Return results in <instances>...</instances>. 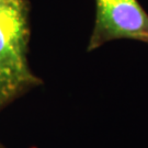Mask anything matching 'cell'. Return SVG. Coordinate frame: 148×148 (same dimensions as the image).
I'll use <instances>...</instances> for the list:
<instances>
[{"instance_id": "3957f363", "label": "cell", "mask_w": 148, "mask_h": 148, "mask_svg": "<svg viewBox=\"0 0 148 148\" xmlns=\"http://www.w3.org/2000/svg\"><path fill=\"white\" fill-rule=\"evenodd\" d=\"M23 91L24 89L22 87L0 77V108Z\"/></svg>"}, {"instance_id": "7a4b0ae2", "label": "cell", "mask_w": 148, "mask_h": 148, "mask_svg": "<svg viewBox=\"0 0 148 148\" xmlns=\"http://www.w3.org/2000/svg\"><path fill=\"white\" fill-rule=\"evenodd\" d=\"M95 5L89 51L120 38L148 43V14L138 0H95Z\"/></svg>"}, {"instance_id": "6da1fadb", "label": "cell", "mask_w": 148, "mask_h": 148, "mask_svg": "<svg viewBox=\"0 0 148 148\" xmlns=\"http://www.w3.org/2000/svg\"><path fill=\"white\" fill-rule=\"evenodd\" d=\"M27 14L25 0H0V77L24 90L40 82L27 64Z\"/></svg>"}]
</instances>
